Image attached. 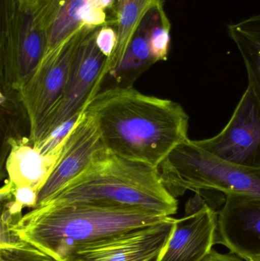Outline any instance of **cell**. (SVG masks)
Here are the masks:
<instances>
[{
  "instance_id": "cell-1",
  "label": "cell",
  "mask_w": 260,
  "mask_h": 261,
  "mask_svg": "<svg viewBox=\"0 0 260 261\" xmlns=\"http://www.w3.org/2000/svg\"><path fill=\"white\" fill-rule=\"evenodd\" d=\"M85 112L96 120L108 151L153 167L189 139V116L180 104L133 87L99 92Z\"/></svg>"
},
{
  "instance_id": "cell-2",
  "label": "cell",
  "mask_w": 260,
  "mask_h": 261,
  "mask_svg": "<svg viewBox=\"0 0 260 261\" xmlns=\"http://www.w3.org/2000/svg\"><path fill=\"white\" fill-rule=\"evenodd\" d=\"M167 218L137 208L76 202L32 208L11 228L23 242L65 261L83 245Z\"/></svg>"
},
{
  "instance_id": "cell-3",
  "label": "cell",
  "mask_w": 260,
  "mask_h": 261,
  "mask_svg": "<svg viewBox=\"0 0 260 261\" xmlns=\"http://www.w3.org/2000/svg\"><path fill=\"white\" fill-rule=\"evenodd\" d=\"M76 202L137 208L164 217H172L178 210V200L163 185L157 167L106 148L44 205Z\"/></svg>"
},
{
  "instance_id": "cell-4",
  "label": "cell",
  "mask_w": 260,
  "mask_h": 261,
  "mask_svg": "<svg viewBox=\"0 0 260 261\" xmlns=\"http://www.w3.org/2000/svg\"><path fill=\"white\" fill-rule=\"evenodd\" d=\"M163 185L175 198L186 190H213L260 199V168L227 162L186 140L158 166Z\"/></svg>"
},
{
  "instance_id": "cell-5",
  "label": "cell",
  "mask_w": 260,
  "mask_h": 261,
  "mask_svg": "<svg viewBox=\"0 0 260 261\" xmlns=\"http://www.w3.org/2000/svg\"><path fill=\"white\" fill-rule=\"evenodd\" d=\"M18 1L20 12L30 16L44 34V56L79 32H92L106 25L117 28L119 0Z\"/></svg>"
},
{
  "instance_id": "cell-6",
  "label": "cell",
  "mask_w": 260,
  "mask_h": 261,
  "mask_svg": "<svg viewBox=\"0 0 260 261\" xmlns=\"http://www.w3.org/2000/svg\"><path fill=\"white\" fill-rule=\"evenodd\" d=\"M97 30L89 34L78 47L62 97L37 132L32 145L61 124L84 113L92 99L100 92L101 85L107 76L108 58L96 44Z\"/></svg>"
},
{
  "instance_id": "cell-7",
  "label": "cell",
  "mask_w": 260,
  "mask_h": 261,
  "mask_svg": "<svg viewBox=\"0 0 260 261\" xmlns=\"http://www.w3.org/2000/svg\"><path fill=\"white\" fill-rule=\"evenodd\" d=\"M90 33L79 32L44 56L32 77L18 91L30 122L31 143L61 100L75 53Z\"/></svg>"
},
{
  "instance_id": "cell-8",
  "label": "cell",
  "mask_w": 260,
  "mask_h": 261,
  "mask_svg": "<svg viewBox=\"0 0 260 261\" xmlns=\"http://www.w3.org/2000/svg\"><path fill=\"white\" fill-rule=\"evenodd\" d=\"M194 142L227 162L260 168V98L256 92L247 87L222 130L215 137Z\"/></svg>"
},
{
  "instance_id": "cell-9",
  "label": "cell",
  "mask_w": 260,
  "mask_h": 261,
  "mask_svg": "<svg viewBox=\"0 0 260 261\" xmlns=\"http://www.w3.org/2000/svg\"><path fill=\"white\" fill-rule=\"evenodd\" d=\"M171 23L164 0L153 3L140 20L117 68L109 76L119 87H133L151 66L166 61L170 47Z\"/></svg>"
},
{
  "instance_id": "cell-10",
  "label": "cell",
  "mask_w": 260,
  "mask_h": 261,
  "mask_svg": "<svg viewBox=\"0 0 260 261\" xmlns=\"http://www.w3.org/2000/svg\"><path fill=\"white\" fill-rule=\"evenodd\" d=\"M176 219L128 230L76 248L65 261H157L172 234Z\"/></svg>"
},
{
  "instance_id": "cell-11",
  "label": "cell",
  "mask_w": 260,
  "mask_h": 261,
  "mask_svg": "<svg viewBox=\"0 0 260 261\" xmlns=\"http://www.w3.org/2000/svg\"><path fill=\"white\" fill-rule=\"evenodd\" d=\"M218 214L215 245L246 261L260 258V199L228 193Z\"/></svg>"
},
{
  "instance_id": "cell-12",
  "label": "cell",
  "mask_w": 260,
  "mask_h": 261,
  "mask_svg": "<svg viewBox=\"0 0 260 261\" xmlns=\"http://www.w3.org/2000/svg\"><path fill=\"white\" fill-rule=\"evenodd\" d=\"M105 148L96 120L84 112L69 135L54 169L38 193L37 207L44 205L55 193L82 173Z\"/></svg>"
},
{
  "instance_id": "cell-13",
  "label": "cell",
  "mask_w": 260,
  "mask_h": 261,
  "mask_svg": "<svg viewBox=\"0 0 260 261\" xmlns=\"http://www.w3.org/2000/svg\"><path fill=\"white\" fill-rule=\"evenodd\" d=\"M218 214L206 204L200 211L176 219L172 234L157 261H201L213 249Z\"/></svg>"
},
{
  "instance_id": "cell-14",
  "label": "cell",
  "mask_w": 260,
  "mask_h": 261,
  "mask_svg": "<svg viewBox=\"0 0 260 261\" xmlns=\"http://www.w3.org/2000/svg\"><path fill=\"white\" fill-rule=\"evenodd\" d=\"M6 170L9 180L15 187H27L39 193L61 156H44L34 147L30 139L8 142Z\"/></svg>"
},
{
  "instance_id": "cell-15",
  "label": "cell",
  "mask_w": 260,
  "mask_h": 261,
  "mask_svg": "<svg viewBox=\"0 0 260 261\" xmlns=\"http://www.w3.org/2000/svg\"><path fill=\"white\" fill-rule=\"evenodd\" d=\"M19 28V1L0 0V78L6 82L15 76Z\"/></svg>"
},
{
  "instance_id": "cell-16",
  "label": "cell",
  "mask_w": 260,
  "mask_h": 261,
  "mask_svg": "<svg viewBox=\"0 0 260 261\" xmlns=\"http://www.w3.org/2000/svg\"><path fill=\"white\" fill-rule=\"evenodd\" d=\"M157 0H119L118 3V41L114 53L108 60L105 67L110 76L117 68L131 38L148 8Z\"/></svg>"
},
{
  "instance_id": "cell-17",
  "label": "cell",
  "mask_w": 260,
  "mask_h": 261,
  "mask_svg": "<svg viewBox=\"0 0 260 261\" xmlns=\"http://www.w3.org/2000/svg\"><path fill=\"white\" fill-rule=\"evenodd\" d=\"M230 38L235 41L244 59L247 75L248 87H251L260 98V50L256 43L242 32L230 24L227 28Z\"/></svg>"
},
{
  "instance_id": "cell-18",
  "label": "cell",
  "mask_w": 260,
  "mask_h": 261,
  "mask_svg": "<svg viewBox=\"0 0 260 261\" xmlns=\"http://www.w3.org/2000/svg\"><path fill=\"white\" fill-rule=\"evenodd\" d=\"M82 114L76 115L61 124L45 138L34 144V147L44 156H61L69 135L76 126Z\"/></svg>"
},
{
  "instance_id": "cell-19",
  "label": "cell",
  "mask_w": 260,
  "mask_h": 261,
  "mask_svg": "<svg viewBox=\"0 0 260 261\" xmlns=\"http://www.w3.org/2000/svg\"><path fill=\"white\" fill-rule=\"evenodd\" d=\"M0 261L58 260L30 244L22 242L15 246L0 247Z\"/></svg>"
},
{
  "instance_id": "cell-20",
  "label": "cell",
  "mask_w": 260,
  "mask_h": 261,
  "mask_svg": "<svg viewBox=\"0 0 260 261\" xmlns=\"http://www.w3.org/2000/svg\"><path fill=\"white\" fill-rule=\"evenodd\" d=\"M117 41L118 34L115 28L106 25L98 29L96 36V44L108 60L114 53Z\"/></svg>"
},
{
  "instance_id": "cell-21",
  "label": "cell",
  "mask_w": 260,
  "mask_h": 261,
  "mask_svg": "<svg viewBox=\"0 0 260 261\" xmlns=\"http://www.w3.org/2000/svg\"><path fill=\"white\" fill-rule=\"evenodd\" d=\"M234 25L256 43L260 50V15L246 18Z\"/></svg>"
},
{
  "instance_id": "cell-22",
  "label": "cell",
  "mask_w": 260,
  "mask_h": 261,
  "mask_svg": "<svg viewBox=\"0 0 260 261\" xmlns=\"http://www.w3.org/2000/svg\"><path fill=\"white\" fill-rule=\"evenodd\" d=\"M12 193L15 202L23 208H36L38 202V192L36 190L27 187H15L12 184Z\"/></svg>"
},
{
  "instance_id": "cell-23",
  "label": "cell",
  "mask_w": 260,
  "mask_h": 261,
  "mask_svg": "<svg viewBox=\"0 0 260 261\" xmlns=\"http://www.w3.org/2000/svg\"><path fill=\"white\" fill-rule=\"evenodd\" d=\"M206 203L205 199L201 197V194L198 191L195 192V195L193 198L189 199L187 203L186 204L185 208V216L192 215L197 212L200 211Z\"/></svg>"
},
{
  "instance_id": "cell-24",
  "label": "cell",
  "mask_w": 260,
  "mask_h": 261,
  "mask_svg": "<svg viewBox=\"0 0 260 261\" xmlns=\"http://www.w3.org/2000/svg\"><path fill=\"white\" fill-rule=\"evenodd\" d=\"M201 261H246L235 254H222L212 249L211 252Z\"/></svg>"
},
{
  "instance_id": "cell-25",
  "label": "cell",
  "mask_w": 260,
  "mask_h": 261,
  "mask_svg": "<svg viewBox=\"0 0 260 261\" xmlns=\"http://www.w3.org/2000/svg\"><path fill=\"white\" fill-rule=\"evenodd\" d=\"M253 261H260V258L256 259V260H253Z\"/></svg>"
}]
</instances>
